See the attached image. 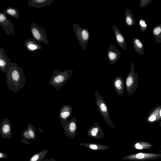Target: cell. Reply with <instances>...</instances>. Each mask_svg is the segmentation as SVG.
Segmentation results:
<instances>
[{
	"instance_id": "d4e9b609",
	"label": "cell",
	"mask_w": 161,
	"mask_h": 161,
	"mask_svg": "<svg viewBox=\"0 0 161 161\" xmlns=\"http://www.w3.org/2000/svg\"><path fill=\"white\" fill-rule=\"evenodd\" d=\"M21 135L23 138L20 141L25 144H31V142L28 141L31 140V138L26 128L22 132Z\"/></svg>"
},
{
	"instance_id": "7a4b0ae2",
	"label": "cell",
	"mask_w": 161,
	"mask_h": 161,
	"mask_svg": "<svg viewBox=\"0 0 161 161\" xmlns=\"http://www.w3.org/2000/svg\"><path fill=\"white\" fill-rule=\"evenodd\" d=\"M73 72L72 69L62 71H60V69H56L53 71L48 84L58 91L65 84Z\"/></svg>"
},
{
	"instance_id": "f1b7e54d",
	"label": "cell",
	"mask_w": 161,
	"mask_h": 161,
	"mask_svg": "<svg viewBox=\"0 0 161 161\" xmlns=\"http://www.w3.org/2000/svg\"><path fill=\"white\" fill-rule=\"evenodd\" d=\"M8 155L0 151V159H5L7 158Z\"/></svg>"
},
{
	"instance_id": "2e32d148",
	"label": "cell",
	"mask_w": 161,
	"mask_h": 161,
	"mask_svg": "<svg viewBox=\"0 0 161 161\" xmlns=\"http://www.w3.org/2000/svg\"><path fill=\"white\" fill-rule=\"evenodd\" d=\"M55 0H30L27 5L37 8H43L53 3Z\"/></svg>"
},
{
	"instance_id": "7402d4cb",
	"label": "cell",
	"mask_w": 161,
	"mask_h": 161,
	"mask_svg": "<svg viewBox=\"0 0 161 161\" xmlns=\"http://www.w3.org/2000/svg\"><path fill=\"white\" fill-rule=\"evenodd\" d=\"M3 12L7 15L17 19H19V14L18 9L14 8L8 7Z\"/></svg>"
},
{
	"instance_id": "603a6c76",
	"label": "cell",
	"mask_w": 161,
	"mask_h": 161,
	"mask_svg": "<svg viewBox=\"0 0 161 161\" xmlns=\"http://www.w3.org/2000/svg\"><path fill=\"white\" fill-rule=\"evenodd\" d=\"M100 125L97 122L94 123V125L90 127L87 132L88 135L93 137L96 136L99 131Z\"/></svg>"
},
{
	"instance_id": "7c38bea8",
	"label": "cell",
	"mask_w": 161,
	"mask_h": 161,
	"mask_svg": "<svg viewBox=\"0 0 161 161\" xmlns=\"http://www.w3.org/2000/svg\"><path fill=\"white\" fill-rule=\"evenodd\" d=\"M11 64L10 59L5 53V50L0 47V69L2 72H6Z\"/></svg>"
},
{
	"instance_id": "f546056e",
	"label": "cell",
	"mask_w": 161,
	"mask_h": 161,
	"mask_svg": "<svg viewBox=\"0 0 161 161\" xmlns=\"http://www.w3.org/2000/svg\"><path fill=\"white\" fill-rule=\"evenodd\" d=\"M40 161H56L55 159L53 158H46Z\"/></svg>"
},
{
	"instance_id": "30bf717a",
	"label": "cell",
	"mask_w": 161,
	"mask_h": 161,
	"mask_svg": "<svg viewBox=\"0 0 161 161\" xmlns=\"http://www.w3.org/2000/svg\"><path fill=\"white\" fill-rule=\"evenodd\" d=\"M161 120V105H158L149 112L146 118L147 122L154 123Z\"/></svg>"
},
{
	"instance_id": "484cf974",
	"label": "cell",
	"mask_w": 161,
	"mask_h": 161,
	"mask_svg": "<svg viewBox=\"0 0 161 161\" xmlns=\"http://www.w3.org/2000/svg\"><path fill=\"white\" fill-rule=\"evenodd\" d=\"M139 25L140 29L142 32H144L147 28V24L145 20L142 19L139 20Z\"/></svg>"
},
{
	"instance_id": "d6986e66",
	"label": "cell",
	"mask_w": 161,
	"mask_h": 161,
	"mask_svg": "<svg viewBox=\"0 0 161 161\" xmlns=\"http://www.w3.org/2000/svg\"><path fill=\"white\" fill-rule=\"evenodd\" d=\"M125 22L126 25L130 27L134 25L136 23L135 19L131 11L127 8L125 13Z\"/></svg>"
},
{
	"instance_id": "ffe728a7",
	"label": "cell",
	"mask_w": 161,
	"mask_h": 161,
	"mask_svg": "<svg viewBox=\"0 0 161 161\" xmlns=\"http://www.w3.org/2000/svg\"><path fill=\"white\" fill-rule=\"evenodd\" d=\"M48 152L47 149H43L41 151L35 153L28 161H40L43 160Z\"/></svg>"
},
{
	"instance_id": "e0dca14e",
	"label": "cell",
	"mask_w": 161,
	"mask_h": 161,
	"mask_svg": "<svg viewBox=\"0 0 161 161\" xmlns=\"http://www.w3.org/2000/svg\"><path fill=\"white\" fill-rule=\"evenodd\" d=\"M113 85L117 94L122 96L124 92V81L121 77L118 76L114 79Z\"/></svg>"
},
{
	"instance_id": "ba28073f",
	"label": "cell",
	"mask_w": 161,
	"mask_h": 161,
	"mask_svg": "<svg viewBox=\"0 0 161 161\" xmlns=\"http://www.w3.org/2000/svg\"><path fill=\"white\" fill-rule=\"evenodd\" d=\"M0 25L2 27L6 34L15 35V32L13 23L8 18L7 14L3 12H0Z\"/></svg>"
},
{
	"instance_id": "52a82bcc",
	"label": "cell",
	"mask_w": 161,
	"mask_h": 161,
	"mask_svg": "<svg viewBox=\"0 0 161 161\" xmlns=\"http://www.w3.org/2000/svg\"><path fill=\"white\" fill-rule=\"evenodd\" d=\"M61 123L66 136L71 139L74 138L77 130L76 117L75 115H74L69 121Z\"/></svg>"
},
{
	"instance_id": "83f0119b",
	"label": "cell",
	"mask_w": 161,
	"mask_h": 161,
	"mask_svg": "<svg viewBox=\"0 0 161 161\" xmlns=\"http://www.w3.org/2000/svg\"><path fill=\"white\" fill-rule=\"evenodd\" d=\"M144 154L142 153H138L136 155V158L139 159H142L144 157Z\"/></svg>"
},
{
	"instance_id": "5b68a950",
	"label": "cell",
	"mask_w": 161,
	"mask_h": 161,
	"mask_svg": "<svg viewBox=\"0 0 161 161\" xmlns=\"http://www.w3.org/2000/svg\"><path fill=\"white\" fill-rule=\"evenodd\" d=\"M73 28L76 38L82 48L85 50L90 38V34L86 28H83L80 25L73 24Z\"/></svg>"
},
{
	"instance_id": "44dd1931",
	"label": "cell",
	"mask_w": 161,
	"mask_h": 161,
	"mask_svg": "<svg viewBox=\"0 0 161 161\" xmlns=\"http://www.w3.org/2000/svg\"><path fill=\"white\" fill-rule=\"evenodd\" d=\"M153 34L155 38V41L157 43H161V24L156 25L153 30Z\"/></svg>"
},
{
	"instance_id": "ac0fdd59",
	"label": "cell",
	"mask_w": 161,
	"mask_h": 161,
	"mask_svg": "<svg viewBox=\"0 0 161 161\" xmlns=\"http://www.w3.org/2000/svg\"><path fill=\"white\" fill-rule=\"evenodd\" d=\"M132 43L136 52L140 55H143L145 51L144 46L141 41L139 39L134 37Z\"/></svg>"
},
{
	"instance_id": "8fae6325",
	"label": "cell",
	"mask_w": 161,
	"mask_h": 161,
	"mask_svg": "<svg viewBox=\"0 0 161 161\" xmlns=\"http://www.w3.org/2000/svg\"><path fill=\"white\" fill-rule=\"evenodd\" d=\"M121 52L115 46L110 44L108 48L107 56L109 63L111 64H115L120 58Z\"/></svg>"
},
{
	"instance_id": "4dcf8cb0",
	"label": "cell",
	"mask_w": 161,
	"mask_h": 161,
	"mask_svg": "<svg viewBox=\"0 0 161 161\" xmlns=\"http://www.w3.org/2000/svg\"><path fill=\"white\" fill-rule=\"evenodd\" d=\"M135 147L136 148L139 149H142L143 148L142 146L139 143H137L135 145Z\"/></svg>"
},
{
	"instance_id": "4316f807",
	"label": "cell",
	"mask_w": 161,
	"mask_h": 161,
	"mask_svg": "<svg viewBox=\"0 0 161 161\" xmlns=\"http://www.w3.org/2000/svg\"><path fill=\"white\" fill-rule=\"evenodd\" d=\"M153 0H140L139 6L141 8H146L147 5H149Z\"/></svg>"
},
{
	"instance_id": "6da1fadb",
	"label": "cell",
	"mask_w": 161,
	"mask_h": 161,
	"mask_svg": "<svg viewBox=\"0 0 161 161\" xmlns=\"http://www.w3.org/2000/svg\"><path fill=\"white\" fill-rule=\"evenodd\" d=\"M7 84L9 91L16 93L22 89L25 84V79L23 68L16 63H12L6 72Z\"/></svg>"
},
{
	"instance_id": "8992f818",
	"label": "cell",
	"mask_w": 161,
	"mask_h": 161,
	"mask_svg": "<svg viewBox=\"0 0 161 161\" xmlns=\"http://www.w3.org/2000/svg\"><path fill=\"white\" fill-rule=\"evenodd\" d=\"M30 30L33 38L39 43L42 42L46 45L49 44V42L44 28L40 27L35 23H32L31 25Z\"/></svg>"
},
{
	"instance_id": "4fadbf2b",
	"label": "cell",
	"mask_w": 161,
	"mask_h": 161,
	"mask_svg": "<svg viewBox=\"0 0 161 161\" xmlns=\"http://www.w3.org/2000/svg\"><path fill=\"white\" fill-rule=\"evenodd\" d=\"M73 108L70 105L65 104L61 108L59 113V119L61 123L68 121V119L71 115Z\"/></svg>"
},
{
	"instance_id": "3957f363",
	"label": "cell",
	"mask_w": 161,
	"mask_h": 161,
	"mask_svg": "<svg viewBox=\"0 0 161 161\" xmlns=\"http://www.w3.org/2000/svg\"><path fill=\"white\" fill-rule=\"evenodd\" d=\"M138 81V73L135 72L134 63H131L130 73L127 76L125 80L126 90L129 96H132L134 92H136Z\"/></svg>"
},
{
	"instance_id": "9c48e42d",
	"label": "cell",
	"mask_w": 161,
	"mask_h": 161,
	"mask_svg": "<svg viewBox=\"0 0 161 161\" xmlns=\"http://www.w3.org/2000/svg\"><path fill=\"white\" fill-rule=\"evenodd\" d=\"M12 125L8 119L6 118L1 121L0 124V134L4 138H11Z\"/></svg>"
},
{
	"instance_id": "5bb4252c",
	"label": "cell",
	"mask_w": 161,
	"mask_h": 161,
	"mask_svg": "<svg viewBox=\"0 0 161 161\" xmlns=\"http://www.w3.org/2000/svg\"><path fill=\"white\" fill-rule=\"evenodd\" d=\"M24 45L26 49L29 52L36 53V51L42 49V47L36 42L33 38H30L25 40Z\"/></svg>"
},
{
	"instance_id": "cb8c5ba5",
	"label": "cell",
	"mask_w": 161,
	"mask_h": 161,
	"mask_svg": "<svg viewBox=\"0 0 161 161\" xmlns=\"http://www.w3.org/2000/svg\"><path fill=\"white\" fill-rule=\"evenodd\" d=\"M26 129L31 138V140H34L37 136L36 135V128L33 126L31 123H29Z\"/></svg>"
},
{
	"instance_id": "277c9868",
	"label": "cell",
	"mask_w": 161,
	"mask_h": 161,
	"mask_svg": "<svg viewBox=\"0 0 161 161\" xmlns=\"http://www.w3.org/2000/svg\"><path fill=\"white\" fill-rule=\"evenodd\" d=\"M95 95L96 103L99 111L105 121L111 126H114V122L110 119L108 108L105 100L97 91L95 92Z\"/></svg>"
},
{
	"instance_id": "9a60e30c",
	"label": "cell",
	"mask_w": 161,
	"mask_h": 161,
	"mask_svg": "<svg viewBox=\"0 0 161 161\" xmlns=\"http://www.w3.org/2000/svg\"><path fill=\"white\" fill-rule=\"evenodd\" d=\"M113 30L117 44L121 48L126 50L127 47L125 39L123 35L116 26H113Z\"/></svg>"
}]
</instances>
